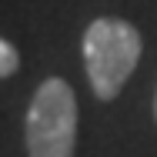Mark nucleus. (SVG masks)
<instances>
[{"label": "nucleus", "instance_id": "nucleus-1", "mask_svg": "<svg viewBox=\"0 0 157 157\" xmlns=\"http://www.w3.org/2000/svg\"><path fill=\"white\" fill-rule=\"evenodd\" d=\"M144 40L121 17H97L84 33V67L97 100H114L140 60Z\"/></svg>", "mask_w": 157, "mask_h": 157}, {"label": "nucleus", "instance_id": "nucleus-2", "mask_svg": "<svg viewBox=\"0 0 157 157\" xmlns=\"http://www.w3.org/2000/svg\"><path fill=\"white\" fill-rule=\"evenodd\" d=\"M27 157H74L77 97L60 77H47L27 107Z\"/></svg>", "mask_w": 157, "mask_h": 157}, {"label": "nucleus", "instance_id": "nucleus-3", "mask_svg": "<svg viewBox=\"0 0 157 157\" xmlns=\"http://www.w3.org/2000/svg\"><path fill=\"white\" fill-rule=\"evenodd\" d=\"M17 67H20V54H17V47H13L10 40L0 37V80L10 77V74H17Z\"/></svg>", "mask_w": 157, "mask_h": 157}, {"label": "nucleus", "instance_id": "nucleus-4", "mask_svg": "<svg viewBox=\"0 0 157 157\" xmlns=\"http://www.w3.org/2000/svg\"><path fill=\"white\" fill-rule=\"evenodd\" d=\"M154 121H157V94H154Z\"/></svg>", "mask_w": 157, "mask_h": 157}]
</instances>
